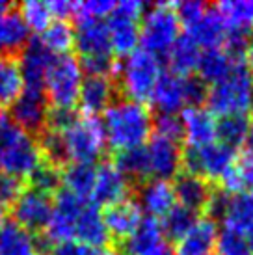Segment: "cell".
<instances>
[{
    "label": "cell",
    "mask_w": 253,
    "mask_h": 255,
    "mask_svg": "<svg viewBox=\"0 0 253 255\" xmlns=\"http://www.w3.org/2000/svg\"><path fill=\"white\" fill-rule=\"evenodd\" d=\"M49 164H95L106 147L103 123L97 116H73L65 125L47 128L41 142Z\"/></svg>",
    "instance_id": "6da1fadb"
},
{
    "label": "cell",
    "mask_w": 253,
    "mask_h": 255,
    "mask_svg": "<svg viewBox=\"0 0 253 255\" xmlns=\"http://www.w3.org/2000/svg\"><path fill=\"white\" fill-rule=\"evenodd\" d=\"M103 130L106 145L114 151H128L145 145L153 132V116L143 103L114 99L103 112Z\"/></svg>",
    "instance_id": "7a4b0ae2"
},
{
    "label": "cell",
    "mask_w": 253,
    "mask_h": 255,
    "mask_svg": "<svg viewBox=\"0 0 253 255\" xmlns=\"http://www.w3.org/2000/svg\"><path fill=\"white\" fill-rule=\"evenodd\" d=\"M45 164L41 145L35 136L0 114V173L15 179H32Z\"/></svg>",
    "instance_id": "3957f363"
},
{
    "label": "cell",
    "mask_w": 253,
    "mask_h": 255,
    "mask_svg": "<svg viewBox=\"0 0 253 255\" xmlns=\"http://www.w3.org/2000/svg\"><path fill=\"white\" fill-rule=\"evenodd\" d=\"M207 107L214 116H248L253 112V75L240 60L222 80L207 88Z\"/></svg>",
    "instance_id": "277c9868"
},
{
    "label": "cell",
    "mask_w": 253,
    "mask_h": 255,
    "mask_svg": "<svg viewBox=\"0 0 253 255\" xmlns=\"http://www.w3.org/2000/svg\"><path fill=\"white\" fill-rule=\"evenodd\" d=\"M75 49L78 50V62L82 65V71L88 75H106L112 77L116 69L112 45L108 36V26L105 21L77 17L75 24Z\"/></svg>",
    "instance_id": "5b68a950"
},
{
    "label": "cell",
    "mask_w": 253,
    "mask_h": 255,
    "mask_svg": "<svg viewBox=\"0 0 253 255\" xmlns=\"http://www.w3.org/2000/svg\"><path fill=\"white\" fill-rule=\"evenodd\" d=\"M207 99V84L199 77L192 75H175V73H162L156 82L151 103L160 114L177 116L184 108L201 107Z\"/></svg>",
    "instance_id": "8992f818"
},
{
    "label": "cell",
    "mask_w": 253,
    "mask_h": 255,
    "mask_svg": "<svg viewBox=\"0 0 253 255\" xmlns=\"http://www.w3.org/2000/svg\"><path fill=\"white\" fill-rule=\"evenodd\" d=\"M116 69L125 99L136 103H145L151 99L153 90L162 75L158 56L143 49H136L120 65H116Z\"/></svg>",
    "instance_id": "52a82bcc"
},
{
    "label": "cell",
    "mask_w": 253,
    "mask_h": 255,
    "mask_svg": "<svg viewBox=\"0 0 253 255\" xmlns=\"http://www.w3.org/2000/svg\"><path fill=\"white\" fill-rule=\"evenodd\" d=\"M84 71L78 58L71 54L56 56L45 80V95L54 110H73L78 105Z\"/></svg>",
    "instance_id": "ba28073f"
},
{
    "label": "cell",
    "mask_w": 253,
    "mask_h": 255,
    "mask_svg": "<svg viewBox=\"0 0 253 255\" xmlns=\"http://www.w3.org/2000/svg\"><path fill=\"white\" fill-rule=\"evenodd\" d=\"M140 43L143 50L155 56L168 54L173 43L181 36V21L171 4H155L141 15Z\"/></svg>",
    "instance_id": "9c48e42d"
},
{
    "label": "cell",
    "mask_w": 253,
    "mask_h": 255,
    "mask_svg": "<svg viewBox=\"0 0 253 255\" xmlns=\"http://www.w3.org/2000/svg\"><path fill=\"white\" fill-rule=\"evenodd\" d=\"M207 211L224 222L225 229L242 235L253 252V194L239 192L229 194L225 190L212 192ZM211 216V218H212Z\"/></svg>",
    "instance_id": "30bf717a"
},
{
    "label": "cell",
    "mask_w": 253,
    "mask_h": 255,
    "mask_svg": "<svg viewBox=\"0 0 253 255\" xmlns=\"http://www.w3.org/2000/svg\"><path fill=\"white\" fill-rule=\"evenodd\" d=\"M237 164V149L224 145L218 140L203 147H188L186 153H183V166L186 171L203 177L205 181L222 183Z\"/></svg>",
    "instance_id": "8fae6325"
},
{
    "label": "cell",
    "mask_w": 253,
    "mask_h": 255,
    "mask_svg": "<svg viewBox=\"0 0 253 255\" xmlns=\"http://www.w3.org/2000/svg\"><path fill=\"white\" fill-rule=\"evenodd\" d=\"M86 203L88 199L77 198L63 188L56 192V198L52 199V213L43 229L50 244L75 241V226Z\"/></svg>",
    "instance_id": "7c38bea8"
},
{
    "label": "cell",
    "mask_w": 253,
    "mask_h": 255,
    "mask_svg": "<svg viewBox=\"0 0 253 255\" xmlns=\"http://www.w3.org/2000/svg\"><path fill=\"white\" fill-rule=\"evenodd\" d=\"M143 147L147 155L149 179L169 181L181 173V168H183L181 140L162 134H151Z\"/></svg>",
    "instance_id": "4fadbf2b"
},
{
    "label": "cell",
    "mask_w": 253,
    "mask_h": 255,
    "mask_svg": "<svg viewBox=\"0 0 253 255\" xmlns=\"http://www.w3.org/2000/svg\"><path fill=\"white\" fill-rule=\"evenodd\" d=\"M13 222L26 231H43L52 213V198L50 194L39 190L35 186L24 188L21 196L15 199Z\"/></svg>",
    "instance_id": "5bb4252c"
},
{
    "label": "cell",
    "mask_w": 253,
    "mask_h": 255,
    "mask_svg": "<svg viewBox=\"0 0 253 255\" xmlns=\"http://www.w3.org/2000/svg\"><path fill=\"white\" fill-rule=\"evenodd\" d=\"M130 190V181L120 171L114 162H103L95 171L92 201L97 207H112L120 201H125Z\"/></svg>",
    "instance_id": "9a60e30c"
},
{
    "label": "cell",
    "mask_w": 253,
    "mask_h": 255,
    "mask_svg": "<svg viewBox=\"0 0 253 255\" xmlns=\"http://www.w3.org/2000/svg\"><path fill=\"white\" fill-rule=\"evenodd\" d=\"M9 118L26 130H43L49 118V101L43 90L22 88L21 95L11 103Z\"/></svg>",
    "instance_id": "2e32d148"
},
{
    "label": "cell",
    "mask_w": 253,
    "mask_h": 255,
    "mask_svg": "<svg viewBox=\"0 0 253 255\" xmlns=\"http://www.w3.org/2000/svg\"><path fill=\"white\" fill-rule=\"evenodd\" d=\"M181 128L183 138L188 147H203L216 142V118L209 108L190 107L181 112Z\"/></svg>",
    "instance_id": "e0dca14e"
},
{
    "label": "cell",
    "mask_w": 253,
    "mask_h": 255,
    "mask_svg": "<svg viewBox=\"0 0 253 255\" xmlns=\"http://www.w3.org/2000/svg\"><path fill=\"white\" fill-rule=\"evenodd\" d=\"M54 58L56 56L50 54L37 39L26 43L21 58H19L24 88L45 92V80H47V75H49V69L54 62Z\"/></svg>",
    "instance_id": "ac0fdd59"
},
{
    "label": "cell",
    "mask_w": 253,
    "mask_h": 255,
    "mask_svg": "<svg viewBox=\"0 0 253 255\" xmlns=\"http://www.w3.org/2000/svg\"><path fill=\"white\" fill-rule=\"evenodd\" d=\"M166 235L160 222L155 218H143L134 233L125 239V255H160L168 250Z\"/></svg>",
    "instance_id": "d6986e66"
},
{
    "label": "cell",
    "mask_w": 253,
    "mask_h": 255,
    "mask_svg": "<svg viewBox=\"0 0 253 255\" xmlns=\"http://www.w3.org/2000/svg\"><path fill=\"white\" fill-rule=\"evenodd\" d=\"M118 6V4H116ZM108 26V36H110V45L112 52L116 56L126 58L138 49L140 43V24L138 19H134L130 15H125L118 7L114 9L110 19L106 22Z\"/></svg>",
    "instance_id": "ffe728a7"
},
{
    "label": "cell",
    "mask_w": 253,
    "mask_h": 255,
    "mask_svg": "<svg viewBox=\"0 0 253 255\" xmlns=\"http://www.w3.org/2000/svg\"><path fill=\"white\" fill-rule=\"evenodd\" d=\"M218 226L214 218L205 216L197 218L188 233L177 241L175 255H212V250L218 242Z\"/></svg>",
    "instance_id": "44dd1931"
},
{
    "label": "cell",
    "mask_w": 253,
    "mask_h": 255,
    "mask_svg": "<svg viewBox=\"0 0 253 255\" xmlns=\"http://www.w3.org/2000/svg\"><path fill=\"white\" fill-rule=\"evenodd\" d=\"M184 34H188L201 47V50L224 49V43L227 39V26H225L222 15L218 13V9L207 6L203 15L190 26H186Z\"/></svg>",
    "instance_id": "7402d4cb"
},
{
    "label": "cell",
    "mask_w": 253,
    "mask_h": 255,
    "mask_svg": "<svg viewBox=\"0 0 253 255\" xmlns=\"http://www.w3.org/2000/svg\"><path fill=\"white\" fill-rule=\"evenodd\" d=\"M138 207L147 218H164L175 207V192L169 181H145L138 192Z\"/></svg>",
    "instance_id": "603a6c76"
},
{
    "label": "cell",
    "mask_w": 253,
    "mask_h": 255,
    "mask_svg": "<svg viewBox=\"0 0 253 255\" xmlns=\"http://www.w3.org/2000/svg\"><path fill=\"white\" fill-rule=\"evenodd\" d=\"M114 84L112 77L106 75H86L80 86L78 103L86 116H97L99 112H105L114 101Z\"/></svg>",
    "instance_id": "cb8c5ba5"
},
{
    "label": "cell",
    "mask_w": 253,
    "mask_h": 255,
    "mask_svg": "<svg viewBox=\"0 0 253 255\" xmlns=\"http://www.w3.org/2000/svg\"><path fill=\"white\" fill-rule=\"evenodd\" d=\"M177 181L173 184V192H175V201H179V205L184 209H190L194 213H199L209 207V201L212 198L211 183L205 181L199 175L194 173H179Z\"/></svg>",
    "instance_id": "d4e9b609"
},
{
    "label": "cell",
    "mask_w": 253,
    "mask_h": 255,
    "mask_svg": "<svg viewBox=\"0 0 253 255\" xmlns=\"http://www.w3.org/2000/svg\"><path fill=\"white\" fill-rule=\"evenodd\" d=\"M110 239L108 229L105 226L103 213L97 205H93L92 201H88L82 209V213L77 220L75 226V241L80 242L88 248H105L106 242Z\"/></svg>",
    "instance_id": "484cf974"
},
{
    "label": "cell",
    "mask_w": 253,
    "mask_h": 255,
    "mask_svg": "<svg viewBox=\"0 0 253 255\" xmlns=\"http://www.w3.org/2000/svg\"><path fill=\"white\" fill-rule=\"evenodd\" d=\"M103 218H105L108 235L125 241L134 233V229L140 226V222L143 220V213L136 201L125 199V201H120L112 207H106Z\"/></svg>",
    "instance_id": "4316f807"
},
{
    "label": "cell",
    "mask_w": 253,
    "mask_h": 255,
    "mask_svg": "<svg viewBox=\"0 0 253 255\" xmlns=\"http://www.w3.org/2000/svg\"><path fill=\"white\" fill-rule=\"evenodd\" d=\"M30 32L11 4L0 2V54H13L28 43Z\"/></svg>",
    "instance_id": "83f0119b"
},
{
    "label": "cell",
    "mask_w": 253,
    "mask_h": 255,
    "mask_svg": "<svg viewBox=\"0 0 253 255\" xmlns=\"http://www.w3.org/2000/svg\"><path fill=\"white\" fill-rule=\"evenodd\" d=\"M0 255H39V242L15 222H0Z\"/></svg>",
    "instance_id": "f1b7e54d"
},
{
    "label": "cell",
    "mask_w": 253,
    "mask_h": 255,
    "mask_svg": "<svg viewBox=\"0 0 253 255\" xmlns=\"http://www.w3.org/2000/svg\"><path fill=\"white\" fill-rule=\"evenodd\" d=\"M222 15L227 36H246L253 28V2L252 0H225L214 6Z\"/></svg>",
    "instance_id": "f546056e"
},
{
    "label": "cell",
    "mask_w": 253,
    "mask_h": 255,
    "mask_svg": "<svg viewBox=\"0 0 253 255\" xmlns=\"http://www.w3.org/2000/svg\"><path fill=\"white\" fill-rule=\"evenodd\" d=\"M240 60L242 58L231 56L225 49H207L201 50L196 71L199 73V78L203 82L214 84V82L222 80Z\"/></svg>",
    "instance_id": "4dcf8cb0"
},
{
    "label": "cell",
    "mask_w": 253,
    "mask_h": 255,
    "mask_svg": "<svg viewBox=\"0 0 253 255\" xmlns=\"http://www.w3.org/2000/svg\"><path fill=\"white\" fill-rule=\"evenodd\" d=\"M95 171H97V166L93 164H67L65 170L60 173L63 190L90 201L93 184H95Z\"/></svg>",
    "instance_id": "1f68e13d"
},
{
    "label": "cell",
    "mask_w": 253,
    "mask_h": 255,
    "mask_svg": "<svg viewBox=\"0 0 253 255\" xmlns=\"http://www.w3.org/2000/svg\"><path fill=\"white\" fill-rule=\"evenodd\" d=\"M166 56H168L171 73L186 77L196 71L199 56H201V47L188 34H181Z\"/></svg>",
    "instance_id": "d6a6232c"
},
{
    "label": "cell",
    "mask_w": 253,
    "mask_h": 255,
    "mask_svg": "<svg viewBox=\"0 0 253 255\" xmlns=\"http://www.w3.org/2000/svg\"><path fill=\"white\" fill-rule=\"evenodd\" d=\"M22 82L19 58L13 54H0V103H13L21 95Z\"/></svg>",
    "instance_id": "836d02e7"
},
{
    "label": "cell",
    "mask_w": 253,
    "mask_h": 255,
    "mask_svg": "<svg viewBox=\"0 0 253 255\" xmlns=\"http://www.w3.org/2000/svg\"><path fill=\"white\" fill-rule=\"evenodd\" d=\"M35 39L41 43L50 54L62 56V54H67L71 47L75 45V32L67 21H52Z\"/></svg>",
    "instance_id": "e575fe53"
},
{
    "label": "cell",
    "mask_w": 253,
    "mask_h": 255,
    "mask_svg": "<svg viewBox=\"0 0 253 255\" xmlns=\"http://www.w3.org/2000/svg\"><path fill=\"white\" fill-rule=\"evenodd\" d=\"M252 130V121L248 116H227L220 118L216 123V140L224 145L239 149L248 142V136Z\"/></svg>",
    "instance_id": "d590c367"
},
{
    "label": "cell",
    "mask_w": 253,
    "mask_h": 255,
    "mask_svg": "<svg viewBox=\"0 0 253 255\" xmlns=\"http://www.w3.org/2000/svg\"><path fill=\"white\" fill-rule=\"evenodd\" d=\"M114 164L120 168V171L128 181L130 179H136V181H145V179H149L147 155H145V147L143 145L118 153Z\"/></svg>",
    "instance_id": "8d00e7d4"
},
{
    "label": "cell",
    "mask_w": 253,
    "mask_h": 255,
    "mask_svg": "<svg viewBox=\"0 0 253 255\" xmlns=\"http://www.w3.org/2000/svg\"><path fill=\"white\" fill-rule=\"evenodd\" d=\"M196 222H197V213L190 211V209H184L181 205H175L162 218L160 226L164 235H166V239L179 241V239H183L184 235L188 233Z\"/></svg>",
    "instance_id": "74e56055"
},
{
    "label": "cell",
    "mask_w": 253,
    "mask_h": 255,
    "mask_svg": "<svg viewBox=\"0 0 253 255\" xmlns=\"http://www.w3.org/2000/svg\"><path fill=\"white\" fill-rule=\"evenodd\" d=\"M19 15L26 24L28 32H35L37 36L54 21L49 9V4L47 2H37V0H28V2L21 4Z\"/></svg>",
    "instance_id": "f35d334b"
},
{
    "label": "cell",
    "mask_w": 253,
    "mask_h": 255,
    "mask_svg": "<svg viewBox=\"0 0 253 255\" xmlns=\"http://www.w3.org/2000/svg\"><path fill=\"white\" fill-rule=\"evenodd\" d=\"M216 248H218L220 255H253L246 239L231 229H225V227L220 231Z\"/></svg>",
    "instance_id": "ab89813d"
},
{
    "label": "cell",
    "mask_w": 253,
    "mask_h": 255,
    "mask_svg": "<svg viewBox=\"0 0 253 255\" xmlns=\"http://www.w3.org/2000/svg\"><path fill=\"white\" fill-rule=\"evenodd\" d=\"M118 2L112 0H90V2H78L75 19L77 17H88V19H99L105 21V17H110L116 9Z\"/></svg>",
    "instance_id": "60d3db41"
},
{
    "label": "cell",
    "mask_w": 253,
    "mask_h": 255,
    "mask_svg": "<svg viewBox=\"0 0 253 255\" xmlns=\"http://www.w3.org/2000/svg\"><path fill=\"white\" fill-rule=\"evenodd\" d=\"M153 128L155 134L168 136L181 140L183 138V128H181V120L177 116H168V114H158V118L153 120Z\"/></svg>",
    "instance_id": "b9f144b4"
},
{
    "label": "cell",
    "mask_w": 253,
    "mask_h": 255,
    "mask_svg": "<svg viewBox=\"0 0 253 255\" xmlns=\"http://www.w3.org/2000/svg\"><path fill=\"white\" fill-rule=\"evenodd\" d=\"M22 190H24V184L21 179L0 173V203L2 205H13V201L21 196Z\"/></svg>",
    "instance_id": "7bdbcfd3"
},
{
    "label": "cell",
    "mask_w": 253,
    "mask_h": 255,
    "mask_svg": "<svg viewBox=\"0 0 253 255\" xmlns=\"http://www.w3.org/2000/svg\"><path fill=\"white\" fill-rule=\"evenodd\" d=\"M175 13L179 17V21L183 22L184 26H190L194 21H197L203 11L207 9V4L203 2H196V0H186V2H181V4H175Z\"/></svg>",
    "instance_id": "ee69618b"
},
{
    "label": "cell",
    "mask_w": 253,
    "mask_h": 255,
    "mask_svg": "<svg viewBox=\"0 0 253 255\" xmlns=\"http://www.w3.org/2000/svg\"><path fill=\"white\" fill-rule=\"evenodd\" d=\"M239 170L244 177V183H246V188H252L253 186V121H252V130H250V136H248L246 142V153L242 156V160L239 162Z\"/></svg>",
    "instance_id": "f6af8a7d"
},
{
    "label": "cell",
    "mask_w": 253,
    "mask_h": 255,
    "mask_svg": "<svg viewBox=\"0 0 253 255\" xmlns=\"http://www.w3.org/2000/svg\"><path fill=\"white\" fill-rule=\"evenodd\" d=\"M47 255H97L93 248H88L80 242H62L52 244Z\"/></svg>",
    "instance_id": "bcb514c9"
},
{
    "label": "cell",
    "mask_w": 253,
    "mask_h": 255,
    "mask_svg": "<svg viewBox=\"0 0 253 255\" xmlns=\"http://www.w3.org/2000/svg\"><path fill=\"white\" fill-rule=\"evenodd\" d=\"M97 255H125V254L118 248H103Z\"/></svg>",
    "instance_id": "7dc6e473"
},
{
    "label": "cell",
    "mask_w": 253,
    "mask_h": 255,
    "mask_svg": "<svg viewBox=\"0 0 253 255\" xmlns=\"http://www.w3.org/2000/svg\"><path fill=\"white\" fill-rule=\"evenodd\" d=\"M248 58H250V71H252V75H253V37L250 39V43H248Z\"/></svg>",
    "instance_id": "c3c4849f"
},
{
    "label": "cell",
    "mask_w": 253,
    "mask_h": 255,
    "mask_svg": "<svg viewBox=\"0 0 253 255\" xmlns=\"http://www.w3.org/2000/svg\"><path fill=\"white\" fill-rule=\"evenodd\" d=\"M160 255H175V254H173V252H171V250H166V252H164V254H160Z\"/></svg>",
    "instance_id": "681fc988"
},
{
    "label": "cell",
    "mask_w": 253,
    "mask_h": 255,
    "mask_svg": "<svg viewBox=\"0 0 253 255\" xmlns=\"http://www.w3.org/2000/svg\"><path fill=\"white\" fill-rule=\"evenodd\" d=\"M2 214H4V205L0 203V218H2Z\"/></svg>",
    "instance_id": "f907efd6"
}]
</instances>
